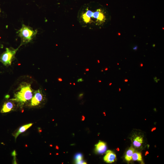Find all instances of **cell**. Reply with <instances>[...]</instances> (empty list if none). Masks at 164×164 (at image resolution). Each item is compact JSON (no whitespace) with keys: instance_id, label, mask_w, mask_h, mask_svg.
I'll use <instances>...</instances> for the list:
<instances>
[{"instance_id":"obj_1","label":"cell","mask_w":164,"mask_h":164,"mask_svg":"<svg viewBox=\"0 0 164 164\" xmlns=\"http://www.w3.org/2000/svg\"><path fill=\"white\" fill-rule=\"evenodd\" d=\"M34 92L30 84L23 82L21 84L17 90L13 99L11 100L16 101L23 106L25 103L31 99Z\"/></svg>"},{"instance_id":"obj_2","label":"cell","mask_w":164,"mask_h":164,"mask_svg":"<svg viewBox=\"0 0 164 164\" xmlns=\"http://www.w3.org/2000/svg\"><path fill=\"white\" fill-rule=\"evenodd\" d=\"M18 36L21 39L20 46L26 44L31 42L36 36L37 33V30H33V28L24 24L22 25V27L17 32Z\"/></svg>"},{"instance_id":"obj_3","label":"cell","mask_w":164,"mask_h":164,"mask_svg":"<svg viewBox=\"0 0 164 164\" xmlns=\"http://www.w3.org/2000/svg\"><path fill=\"white\" fill-rule=\"evenodd\" d=\"M19 47L16 49L12 47L6 48V51L0 56V62L6 66L11 65L12 61L15 58L16 53Z\"/></svg>"},{"instance_id":"obj_4","label":"cell","mask_w":164,"mask_h":164,"mask_svg":"<svg viewBox=\"0 0 164 164\" xmlns=\"http://www.w3.org/2000/svg\"><path fill=\"white\" fill-rule=\"evenodd\" d=\"M44 95L42 90L39 89L34 92L32 98L31 99V106H35L40 104L44 99Z\"/></svg>"},{"instance_id":"obj_5","label":"cell","mask_w":164,"mask_h":164,"mask_svg":"<svg viewBox=\"0 0 164 164\" xmlns=\"http://www.w3.org/2000/svg\"><path fill=\"white\" fill-rule=\"evenodd\" d=\"M92 19H97L96 21L98 23L101 24L105 22L106 17L103 11L101 9H99L95 12H93Z\"/></svg>"},{"instance_id":"obj_6","label":"cell","mask_w":164,"mask_h":164,"mask_svg":"<svg viewBox=\"0 0 164 164\" xmlns=\"http://www.w3.org/2000/svg\"><path fill=\"white\" fill-rule=\"evenodd\" d=\"M104 160L107 163H112L116 160V155L113 151L108 150L106 151Z\"/></svg>"},{"instance_id":"obj_7","label":"cell","mask_w":164,"mask_h":164,"mask_svg":"<svg viewBox=\"0 0 164 164\" xmlns=\"http://www.w3.org/2000/svg\"><path fill=\"white\" fill-rule=\"evenodd\" d=\"M15 107V103L13 101L10 100V101H6L4 103L1 110L2 113H8L13 110Z\"/></svg>"},{"instance_id":"obj_8","label":"cell","mask_w":164,"mask_h":164,"mask_svg":"<svg viewBox=\"0 0 164 164\" xmlns=\"http://www.w3.org/2000/svg\"><path fill=\"white\" fill-rule=\"evenodd\" d=\"M95 151L100 154L104 153L106 151L107 146L104 142L99 141L98 143L95 145Z\"/></svg>"},{"instance_id":"obj_9","label":"cell","mask_w":164,"mask_h":164,"mask_svg":"<svg viewBox=\"0 0 164 164\" xmlns=\"http://www.w3.org/2000/svg\"><path fill=\"white\" fill-rule=\"evenodd\" d=\"M33 124H30L21 126V127L19 128L18 131L15 134V140H16L17 137L18 136V135L19 134H20L21 133L24 132L25 131H26L28 128L31 127V126Z\"/></svg>"},{"instance_id":"obj_10","label":"cell","mask_w":164,"mask_h":164,"mask_svg":"<svg viewBox=\"0 0 164 164\" xmlns=\"http://www.w3.org/2000/svg\"><path fill=\"white\" fill-rule=\"evenodd\" d=\"M135 149L133 147H131L128 149L125 156V160L127 161H130L132 160V157L134 152Z\"/></svg>"},{"instance_id":"obj_11","label":"cell","mask_w":164,"mask_h":164,"mask_svg":"<svg viewBox=\"0 0 164 164\" xmlns=\"http://www.w3.org/2000/svg\"><path fill=\"white\" fill-rule=\"evenodd\" d=\"M143 138L141 136L136 137L133 140V145L135 147H140L143 143Z\"/></svg>"},{"instance_id":"obj_12","label":"cell","mask_w":164,"mask_h":164,"mask_svg":"<svg viewBox=\"0 0 164 164\" xmlns=\"http://www.w3.org/2000/svg\"><path fill=\"white\" fill-rule=\"evenodd\" d=\"M132 159L133 161H142V160L141 154L139 152L134 153L132 157Z\"/></svg>"},{"instance_id":"obj_13","label":"cell","mask_w":164,"mask_h":164,"mask_svg":"<svg viewBox=\"0 0 164 164\" xmlns=\"http://www.w3.org/2000/svg\"><path fill=\"white\" fill-rule=\"evenodd\" d=\"M83 155H82V154H80V153L77 154L75 156V160H76V163H77V162L83 160Z\"/></svg>"},{"instance_id":"obj_14","label":"cell","mask_w":164,"mask_h":164,"mask_svg":"<svg viewBox=\"0 0 164 164\" xmlns=\"http://www.w3.org/2000/svg\"><path fill=\"white\" fill-rule=\"evenodd\" d=\"M84 80L82 79V78H80V79H78V82H81L83 81Z\"/></svg>"},{"instance_id":"obj_15","label":"cell","mask_w":164,"mask_h":164,"mask_svg":"<svg viewBox=\"0 0 164 164\" xmlns=\"http://www.w3.org/2000/svg\"><path fill=\"white\" fill-rule=\"evenodd\" d=\"M138 47L137 46H135L133 48V49L134 50L136 51L137 49H138Z\"/></svg>"},{"instance_id":"obj_16","label":"cell","mask_w":164,"mask_h":164,"mask_svg":"<svg viewBox=\"0 0 164 164\" xmlns=\"http://www.w3.org/2000/svg\"><path fill=\"white\" fill-rule=\"evenodd\" d=\"M156 129V128H153V129H152V131H154V130Z\"/></svg>"},{"instance_id":"obj_17","label":"cell","mask_w":164,"mask_h":164,"mask_svg":"<svg viewBox=\"0 0 164 164\" xmlns=\"http://www.w3.org/2000/svg\"><path fill=\"white\" fill-rule=\"evenodd\" d=\"M58 80L60 81H62V79H61V78H59V79H58Z\"/></svg>"},{"instance_id":"obj_18","label":"cell","mask_w":164,"mask_h":164,"mask_svg":"<svg viewBox=\"0 0 164 164\" xmlns=\"http://www.w3.org/2000/svg\"><path fill=\"white\" fill-rule=\"evenodd\" d=\"M125 81L126 82H127L128 81V80L127 79H126L125 80Z\"/></svg>"},{"instance_id":"obj_19","label":"cell","mask_w":164,"mask_h":164,"mask_svg":"<svg viewBox=\"0 0 164 164\" xmlns=\"http://www.w3.org/2000/svg\"><path fill=\"white\" fill-rule=\"evenodd\" d=\"M149 154V153L148 152H147L146 153L145 155H147V154Z\"/></svg>"},{"instance_id":"obj_20","label":"cell","mask_w":164,"mask_h":164,"mask_svg":"<svg viewBox=\"0 0 164 164\" xmlns=\"http://www.w3.org/2000/svg\"><path fill=\"white\" fill-rule=\"evenodd\" d=\"M140 66L141 67H142L143 66V64H141L140 65Z\"/></svg>"},{"instance_id":"obj_21","label":"cell","mask_w":164,"mask_h":164,"mask_svg":"<svg viewBox=\"0 0 164 164\" xmlns=\"http://www.w3.org/2000/svg\"><path fill=\"white\" fill-rule=\"evenodd\" d=\"M108 70V69L107 68H106L105 69V71H107Z\"/></svg>"},{"instance_id":"obj_22","label":"cell","mask_w":164,"mask_h":164,"mask_svg":"<svg viewBox=\"0 0 164 164\" xmlns=\"http://www.w3.org/2000/svg\"><path fill=\"white\" fill-rule=\"evenodd\" d=\"M89 69H86V71H89Z\"/></svg>"},{"instance_id":"obj_23","label":"cell","mask_w":164,"mask_h":164,"mask_svg":"<svg viewBox=\"0 0 164 164\" xmlns=\"http://www.w3.org/2000/svg\"><path fill=\"white\" fill-rule=\"evenodd\" d=\"M121 91V89L120 88H119V91L120 92Z\"/></svg>"},{"instance_id":"obj_24","label":"cell","mask_w":164,"mask_h":164,"mask_svg":"<svg viewBox=\"0 0 164 164\" xmlns=\"http://www.w3.org/2000/svg\"><path fill=\"white\" fill-rule=\"evenodd\" d=\"M112 85V83H110V84L109 85Z\"/></svg>"},{"instance_id":"obj_25","label":"cell","mask_w":164,"mask_h":164,"mask_svg":"<svg viewBox=\"0 0 164 164\" xmlns=\"http://www.w3.org/2000/svg\"><path fill=\"white\" fill-rule=\"evenodd\" d=\"M1 8H0V13H1Z\"/></svg>"},{"instance_id":"obj_26","label":"cell","mask_w":164,"mask_h":164,"mask_svg":"<svg viewBox=\"0 0 164 164\" xmlns=\"http://www.w3.org/2000/svg\"><path fill=\"white\" fill-rule=\"evenodd\" d=\"M99 83H101V81H99Z\"/></svg>"},{"instance_id":"obj_27","label":"cell","mask_w":164,"mask_h":164,"mask_svg":"<svg viewBox=\"0 0 164 164\" xmlns=\"http://www.w3.org/2000/svg\"><path fill=\"white\" fill-rule=\"evenodd\" d=\"M98 63H100V62L99 61V60H98Z\"/></svg>"},{"instance_id":"obj_28","label":"cell","mask_w":164,"mask_h":164,"mask_svg":"<svg viewBox=\"0 0 164 164\" xmlns=\"http://www.w3.org/2000/svg\"><path fill=\"white\" fill-rule=\"evenodd\" d=\"M74 85H75V83H74Z\"/></svg>"},{"instance_id":"obj_29","label":"cell","mask_w":164,"mask_h":164,"mask_svg":"<svg viewBox=\"0 0 164 164\" xmlns=\"http://www.w3.org/2000/svg\"><path fill=\"white\" fill-rule=\"evenodd\" d=\"M101 72H103V70H101Z\"/></svg>"},{"instance_id":"obj_30","label":"cell","mask_w":164,"mask_h":164,"mask_svg":"<svg viewBox=\"0 0 164 164\" xmlns=\"http://www.w3.org/2000/svg\"><path fill=\"white\" fill-rule=\"evenodd\" d=\"M118 65H119V64H118Z\"/></svg>"}]
</instances>
